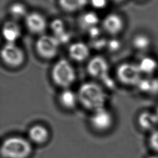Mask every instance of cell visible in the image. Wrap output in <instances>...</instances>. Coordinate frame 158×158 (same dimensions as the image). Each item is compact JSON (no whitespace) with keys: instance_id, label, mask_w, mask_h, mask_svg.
Masks as SVG:
<instances>
[{"instance_id":"15","label":"cell","mask_w":158,"mask_h":158,"mask_svg":"<svg viewBox=\"0 0 158 158\" xmlns=\"http://www.w3.org/2000/svg\"><path fill=\"white\" fill-rule=\"evenodd\" d=\"M138 123L143 130L152 131L156 130V127L158 125V121L154 112L144 111L138 115Z\"/></svg>"},{"instance_id":"8","label":"cell","mask_w":158,"mask_h":158,"mask_svg":"<svg viewBox=\"0 0 158 158\" xmlns=\"http://www.w3.org/2000/svg\"><path fill=\"white\" fill-rule=\"evenodd\" d=\"M90 122L95 130L103 131L110 128L113 118L111 114L105 108H102L93 112L90 118Z\"/></svg>"},{"instance_id":"4","label":"cell","mask_w":158,"mask_h":158,"mask_svg":"<svg viewBox=\"0 0 158 158\" xmlns=\"http://www.w3.org/2000/svg\"><path fill=\"white\" fill-rule=\"evenodd\" d=\"M87 71L90 76L101 80L107 87H114V82L109 76L108 62L102 56L92 57L87 64Z\"/></svg>"},{"instance_id":"19","label":"cell","mask_w":158,"mask_h":158,"mask_svg":"<svg viewBox=\"0 0 158 158\" xmlns=\"http://www.w3.org/2000/svg\"><path fill=\"white\" fill-rule=\"evenodd\" d=\"M59 100L60 105L67 109L74 108L78 101L77 94L68 88L64 89L60 93Z\"/></svg>"},{"instance_id":"26","label":"cell","mask_w":158,"mask_h":158,"mask_svg":"<svg viewBox=\"0 0 158 158\" xmlns=\"http://www.w3.org/2000/svg\"><path fill=\"white\" fill-rule=\"evenodd\" d=\"M154 112L155 113V115H156V116L157 117V121H158V106L157 107V108L156 109V110Z\"/></svg>"},{"instance_id":"12","label":"cell","mask_w":158,"mask_h":158,"mask_svg":"<svg viewBox=\"0 0 158 158\" xmlns=\"http://www.w3.org/2000/svg\"><path fill=\"white\" fill-rule=\"evenodd\" d=\"M137 65L142 75L145 77L155 76L158 70L157 59L149 55H144L139 60Z\"/></svg>"},{"instance_id":"14","label":"cell","mask_w":158,"mask_h":158,"mask_svg":"<svg viewBox=\"0 0 158 158\" xmlns=\"http://www.w3.org/2000/svg\"><path fill=\"white\" fill-rule=\"evenodd\" d=\"M138 90L150 96L158 94V77L143 76L136 86Z\"/></svg>"},{"instance_id":"10","label":"cell","mask_w":158,"mask_h":158,"mask_svg":"<svg viewBox=\"0 0 158 158\" xmlns=\"http://www.w3.org/2000/svg\"><path fill=\"white\" fill-rule=\"evenodd\" d=\"M102 25L104 30L107 33L115 36L123 30L124 21L118 14L111 13L107 14L104 18Z\"/></svg>"},{"instance_id":"1","label":"cell","mask_w":158,"mask_h":158,"mask_svg":"<svg viewBox=\"0 0 158 158\" xmlns=\"http://www.w3.org/2000/svg\"><path fill=\"white\" fill-rule=\"evenodd\" d=\"M78 102L85 109L93 112L104 108L106 95L99 84L88 81L83 83L77 93Z\"/></svg>"},{"instance_id":"11","label":"cell","mask_w":158,"mask_h":158,"mask_svg":"<svg viewBox=\"0 0 158 158\" xmlns=\"http://www.w3.org/2000/svg\"><path fill=\"white\" fill-rule=\"evenodd\" d=\"M2 35L6 43H15L21 36V28L14 20L4 22L2 27Z\"/></svg>"},{"instance_id":"5","label":"cell","mask_w":158,"mask_h":158,"mask_svg":"<svg viewBox=\"0 0 158 158\" xmlns=\"http://www.w3.org/2000/svg\"><path fill=\"white\" fill-rule=\"evenodd\" d=\"M60 44V42L54 36L43 34L37 39L35 49L41 57L51 59L57 55Z\"/></svg>"},{"instance_id":"17","label":"cell","mask_w":158,"mask_h":158,"mask_svg":"<svg viewBox=\"0 0 158 158\" xmlns=\"http://www.w3.org/2000/svg\"><path fill=\"white\" fill-rule=\"evenodd\" d=\"M51 28L54 36L60 43H67L70 39V34L67 31L64 22L60 19H54L52 21Z\"/></svg>"},{"instance_id":"28","label":"cell","mask_w":158,"mask_h":158,"mask_svg":"<svg viewBox=\"0 0 158 158\" xmlns=\"http://www.w3.org/2000/svg\"><path fill=\"white\" fill-rule=\"evenodd\" d=\"M148 158H158V155H153L148 157Z\"/></svg>"},{"instance_id":"23","label":"cell","mask_w":158,"mask_h":158,"mask_svg":"<svg viewBox=\"0 0 158 158\" xmlns=\"http://www.w3.org/2000/svg\"><path fill=\"white\" fill-rule=\"evenodd\" d=\"M148 141L151 149L158 153V129L151 131Z\"/></svg>"},{"instance_id":"13","label":"cell","mask_w":158,"mask_h":158,"mask_svg":"<svg viewBox=\"0 0 158 158\" xmlns=\"http://www.w3.org/2000/svg\"><path fill=\"white\" fill-rule=\"evenodd\" d=\"M69 55L70 57L76 62H83L89 56V48L88 46L81 41L72 43L69 47Z\"/></svg>"},{"instance_id":"7","label":"cell","mask_w":158,"mask_h":158,"mask_svg":"<svg viewBox=\"0 0 158 158\" xmlns=\"http://www.w3.org/2000/svg\"><path fill=\"white\" fill-rule=\"evenodd\" d=\"M1 57L4 63L9 67L15 68L22 65L25 53L15 43H6L1 51Z\"/></svg>"},{"instance_id":"22","label":"cell","mask_w":158,"mask_h":158,"mask_svg":"<svg viewBox=\"0 0 158 158\" xmlns=\"http://www.w3.org/2000/svg\"><path fill=\"white\" fill-rule=\"evenodd\" d=\"M9 13L14 20L25 19L28 14L25 5L20 2L11 4L9 7Z\"/></svg>"},{"instance_id":"27","label":"cell","mask_w":158,"mask_h":158,"mask_svg":"<svg viewBox=\"0 0 158 158\" xmlns=\"http://www.w3.org/2000/svg\"><path fill=\"white\" fill-rule=\"evenodd\" d=\"M112 1H113L114 2H117V3H120V2H123V1H125V0H112Z\"/></svg>"},{"instance_id":"9","label":"cell","mask_w":158,"mask_h":158,"mask_svg":"<svg viewBox=\"0 0 158 158\" xmlns=\"http://www.w3.org/2000/svg\"><path fill=\"white\" fill-rule=\"evenodd\" d=\"M24 19L26 27L30 32L40 35L43 34L47 27V22L41 14L31 12L28 13Z\"/></svg>"},{"instance_id":"21","label":"cell","mask_w":158,"mask_h":158,"mask_svg":"<svg viewBox=\"0 0 158 158\" xmlns=\"http://www.w3.org/2000/svg\"><path fill=\"white\" fill-rule=\"evenodd\" d=\"M89 0H59L60 7L67 12H74L84 8Z\"/></svg>"},{"instance_id":"25","label":"cell","mask_w":158,"mask_h":158,"mask_svg":"<svg viewBox=\"0 0 158 158\" xmlns=\"http://www.w3.org/2000/svg\"><path fill=\"white\" fill-rule=\"evenodd\" d=\"M89 2L93 7L98 9L104 8L107 4V0H89Z\"/></svg>"},{"instance_id":"29","label":"cell","mask_w":158,"mask_h":158,"mask_svg":"<svg viewBox=\"0 0 158 158\" xmlns=\"http://www.w3.org/2000/svg\"><path fill=\"white\" fill-rule=\"evenodd\" d=\"M138 1H144V0H138Z\"/></svg>"},{"instance_id":"6","label":"cell","mask_w":158,"mask_h":158,"mask_svg":"<svg viewBox=\"0 0 158 158\" xmlns=\"http://www.w3.org/2000/svg\"><path fill=\"white\" fill-rule=\"evenodd\" d=\"M116 74L119 81L127 86H136L143 77L137 64L130 62L119 65Z\"/></svg>"},{"instance_id":"2","label":"cell","mask_w":158,"mask_h":158,"mask_svg":"<svg viewBox=\"0 0 158 158\" xmlns=\"http://www.w3.org/2000/svg\"><path fill=\"white\" fill-rule=\"evenodd\" d=\"M31 152L30 143L19 136L6 138L1 146V154L4 158H27Z\"/></svg>"},{"instance_id":"20","label":"cell","mask_w":158,"mask_h":158,"mask_svg":"<svg viewBox=\"0 0 158 158\" xmlns=\"http://www.w3.org/2000/svg\"><path fill=\"white\" fill-rule=\"evenodd\" d=\"M78 20L80 27L86 31L97 27L99 22V18L97 14L92 11L83 13Z\"/></svg>"},{"instance_id":"3","label":"cell","mask_w":158,"mask_h":158,"mask_svg":"<svg viewBox=\"0 0 158 158\" xmlns=\"http://www.w3.org/2000/svg\"><path fill=\"white\" fill-rule=\"evenodd\" d=\"M51 78L57 86L67 89L75 80V69L69 60L61 59L53 65L51 70Z\"/></svg>"},{"instance_id":"16","label":"cell","mask_w":158,"mask_h":158,"mask_svg":"<svg viewBox=\"0 0 158 158\" xmlns=\"http://www.w3.org/2000/svg\"><path fill=\"white\" fill-rule=\"evenodd\" d=\"M49 133L48 129L41 125H35L31 127L28 131L30 139L38 144L45 143L49 138Z\"/></svg>"},{"instance_id":"18","label":"cell","mask_w":158,"mask_h":158,"mask_svg":"<svg viewBox=\"0 0 158 158\" xmlns=\"http://www.w3.org/2000/svg\"><path fill=\"white\" fill-rule=\"evenodd\" d=\"M132 44L133 48L138 51L146 52L152 46V40L148 35L140 33L134 36L132 40Z\"/></svg>"},{"instance_id":"24","label":"cell","mask_w":158,"mask_h":158,"mask_svg":"<svg viewBox=\"0 0 158 158\" xmlns=\"http://www.w3.org/2000/svg\"><path fill=\"white\" fill-rule=\"evenodd\" d=\"M106 47L110 51L115 52L120 48L121 42L118 39L112 38L107 41Z\"/></svg>"}]
</instances>
